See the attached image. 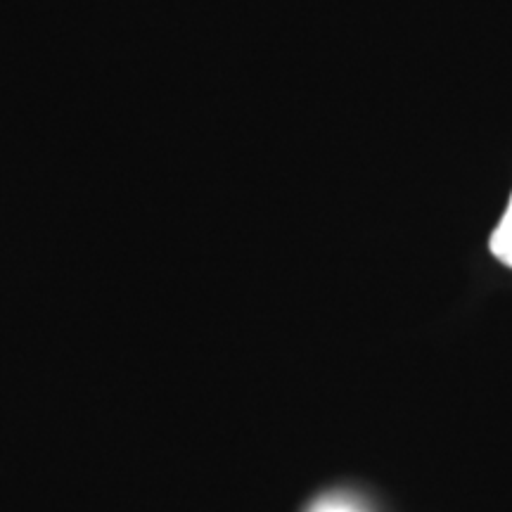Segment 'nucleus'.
I'll return each instance as SVG.
<instances>
[{
  "label": "nucleus",
  "instance_id": "nucleus-1",
  "mask_svg": "<svg viewBox=\"0 0 512 512\" xmlns=\"http://www.w3.org/2000/svg\"><path fill=\"white\" fill-rule=\"evenodd\" d=\"M491 254L505 266L512 268V195L508 207H505L503 219L498 221V226L491 235Z\"/></svg>",
  "mask_w": 512,
  "mask_h": 512
},
{
  "label": "nucleus",
  "instance_id": "nucleus-2",
  "mask_svg": "<svg viewBox=\"0 0 512 512\" xmlns=\"http://www.w3.org/2000/svg\"><path fill=\"white\" fill-rule=\"evenodd\" d=\"M311 512H358V505L351 503L349 498L330 496V498H323V501H318L316 505H313Z\"/></svg>",
  "mask_w": 512,
  "mask_h": 512
}]
</instances>
